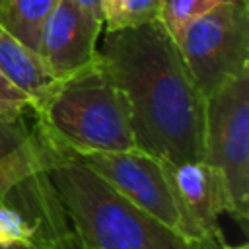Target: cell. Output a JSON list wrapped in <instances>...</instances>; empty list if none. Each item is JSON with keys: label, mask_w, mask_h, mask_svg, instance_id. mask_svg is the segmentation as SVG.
Instances as JSON below:
<instances>
[{"label": "cell", "mask_w": 249, "mask_h": 249, "mask_svg": "<svg viewBox=\"0 0 249 249\" xmlns=\"http://www.w3.org/2000/svg\"><path fill=\"white\" fill-rule=\"evenodd\" d=\"M97 53L126 95L136 148L169 165L202 161L206 97L160 19L107 31Z\"/></svg>", "instance_id": "6da1fadb"}, {"label": "cell", "mask_w": 249, "mask_h": 249, "mask_svg": "<svg viewBox=\"0 0 249 249\" xmlns=\"http://www.w3.org/2000/svg\"><path fill=\"white\" fill-rule=\"evenodd\" d=\"M39 136L47 148L45 173L84 249H196L128 202L68 150Z\"/></svg>", "instance_id": "7a4b0ae2"}, {"label": "cell", "mask_w": 249, "mask_h": 249, "mask_svg": "<svg viewBox=\"0 0 249 249\" xmlns=\"http://www.w3.org/2000/svg\"><path fill=\"white\" fill-rule=\"evenodd\" d=\"M33 124L68 152L136 148L130 107L99 53L78 72L53 80L31 107Z\"/></svg>", "instance_id": "3957f363"}, {"label": "cell", "mask_w": 249, "mask_h": 249, "mask_svg": "<svg viewBox=\"0 0 249 249\" xmlns=\"http://www.w3.org/2000/svg\"><path fill=\"white\" fill-rule=\"evenodd\" d=\"M70 154L91 171H95L128 202L154 216L158 222L173 230L196 249L222 247V243L206 235V231L196 224V220L185 206L173 181V165H169L167 161L140 148Z\"/></svg>", "instance_id": "277c9868"}, {"label": "cell", "mask_w": 249, "mask_h": 249, "mask_svg": "<svg viewBox=\"0 0 249 249\" xmlns=\"http://www.w3.org/2000/svg\"><path fill=\"white\" fill-rule=\"evenodd\" d=\"M202 161L220 173L226 191V212L247 231L249 68L206 95Z\"/></svg>", "instance_id": "5b68a950"}, {"label": "cell", "mask_w": 249, "mask_h": 249, "mask_svg": "<svg viewBox=\"0 0 249 249\" xmlns=\"http://www.w3.org/2000/svg\"><path fill=\"white\" fill-rule=\"evenodd\" d=\"M173 39L195 84L210 95L249 68V0L216 6Z\"/></svg>", "instance_id": "8992f818"}, {"label": "cell", "mask_w": 249, "mask_h": 249, "mask_svg": "<svg viewBox=\"0 0 249 249\" xmlns=\"http://www.w3.org/2000/svg\"><path fill=\"white\" fill-rule=\"evenodd\" d=\"M103 21L72 0H58L43 25L39 58L54 78H66L97 58Z\"/></svg>", "instance_id": "52a82bcc"}, {"label": "cell", "mask_w": 249, "mask_h": 249, "mask_svg": "<svg viewBox=\"0 0 249 249\" xmlns=\"http://www.w3.org/2000/svg\"><path fill=\"white\" fill-rule=\"evenodd\" d=\"M175 187L196 224L218 243H224L220 216L226 212V191L220 173L204 161L173 165Z\"/></svg>", "instance_id": "ba28073f"}, {"label": "cell", "mask_w": 249, "mask_h": 249, "mask_svg": "<svg viewBox=\"0 0 249 249\" xmlns=\"http://www.w3.org/2000/svg\"><path fill=\"white\" fill-rule=\"evenodd\" d=\"M0 70L8 76V80L14 86H18L33 99V105L54 80L47 72L39 54L29 47H25L19 39H16L2 23H0Z\"/></svg>", "instance_id": "9c48e42d"}, {"label": "cell", "mask_w": 249, "mask_h": 249, "mask_svg": "<svg viewBox=\"0 0 249 249\" xmlns=\"http://www.w3.org/2000/svg\"><path fill=\"white\" fill-rule=\"evenodd\" d=\"M58 0H8L2 25L31 51H39L41 31Z\"/></svg>", "instance_id": "30bf717a"}, {"label": "cell", "mask_w": 249, "mask_h": 249, "mask_svg": "<svg viewBox=\"0 0 249 249\" xmlns=\"http://www.w3.org/2000/svg\"><path fill=\"white\" fill-rule=\"evenodd\" d=\"M47 165V148L33 126L31 138L12 154L0 158V204L27 177L43 171Z\"/></svg>", "instance_id": "8fae6325"}, {"label": "cell", "mask_w": 249, "mask_h": 249, "mask_svg": "<svg viewBox=\"0 0 249 249\" xmlns=\"http://www.w3.org/2000/svg\"><path fill=\"white\" fill-rule=\"evenodd\" d=\"M161 0H103V23L107 31L138 27L158 19Z\"/></svg>", "instance_id": "7c38bea8"}, {"label": "cell", "mask_w": 249, "mask_h": 249, "mask_svg": "<svg viewBox=\"0 0 249 249\" xmlns=\"http://www.w3.org/2000/svg\"><path fill=\"white\" fill-rule=\"evenodd\" d=\"M228 2H239V0H161L158 19L165 27V31L171 37H175L193 19Z\"/></svg>", "instance_id": "4fadbf2b"}, {"label": "cell", "mask_w": 249, "mask_h": 249, "mask_svg": "<svg viewBox=\"0 0 249 249\" xmlns=\"http://www.w3.org/2000/svg\"><path fill=\"white\" fill-rule=\"evenodd\" d=\"M37 235V222L16 202L0 204V247L33 243Z\"/></svg>", "instance_id": "5bb4252c"}, {"label": "cell", "mask_w": 249, "mask_h": 249, "mask_svg": "<svg viewBox=\"0 0 249 249\" xmlns=\"http://www.w3.org/2000/svg\"><path fill=\"white\" fill-rule=\"evenodd\" d=\"M33 134L27 115H4L0 113V158L12 154L25 144Z\"/></svg>", "instance_id": "9a60e30c"}, {"label": "cell", "mask_w": 249, "mask_h": 249, "mask_svg": "<svg viewBox=\"0 0 249 249\" xmlns=\"http://www.w3.org/2000/svg\"><path fill=\"white\" fill-rule=\"evenodd\" d=\"M33 99L14 86L8 76L0 70V113L4 115H29Z\"/></svg>", "instance_id": "2e32d148"}, {"label": "cell", "mask_w": 249, "mask_h": 249, "mask_svg": "<svg viewBox=\"0 0 249 249\" xmlns=\"http://www.w3.org/2000/svg\"><path fill=\"white\" fill-rule=\"evenodd\" d=\"M0 249H84L78 235L74 233V230L70 228L68 231L45 237V239H37L33 243H23V245H8V247H0Z\"/></svg>", "instance_id": "e0dca14e"}, {"label": "cell", "mask_w": 249, "mask_h": 249, "mask_svg": "<svg viewBox=\"0 0 249 249\" xmlns=\"http://www.w3.org/2000/svg\"><path fill=\"white\" fill-rule=\"evenodd\" d=\"M72 2H76L80 8H84L86 12H89L91 16L103 21V0H72Z\"/></svg>", "instance_id": "ac0fdd59"}, {"label": "cell", "mask_w": 249, "mask_h": 249, "mask_svg": "<svg viewBox=\"0 0 249 249\" xmlns=\"http://www.w3.org/2000/svg\"><path fill=\"white\" fill-rule=\"evenodd\" d=\"M220 249H249V245H247V243H241V245H228V243L224 241Z\"/></svg>", "instance_id": "d6986e66"}, {"label": "cell", "mask_w": 249, "mask_h": 249, "mask_svg": "<svg viewBox=\"0 0 249 249\" xmlns=\"http://www.w3.org/2000/svg\"><path fill=\"white\" fill-rule=\"evenodd\" d=\"M6 6H8V0H0V21L4 18V12H6Z\"/></svg>", "instance_id": "ffe728a7"}]
</instances>
